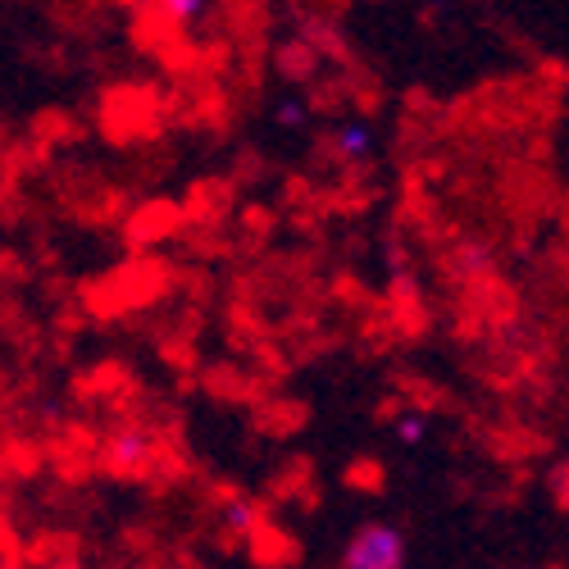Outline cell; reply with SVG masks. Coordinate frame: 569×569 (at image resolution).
I'll list each match as a JSON object with an SVG mask.
<instances>
[{
	"mask_svg": "<svg viewBox=\"0 0 569 569\" xmlns=\"http://www.w3.org/2000/svg\"><path fill=\"white\" fill-rule=\"evenodd\" d=\"M342 569H406V533L383 519H369L347 538Z\"/></svg>",
	"mask_w": 569,
	"mask_h": 569,
	"instance_id": "obj_1",
	"label": "cell"
},
{
	"mask_svg": "<svg viewBox=\"0 0 569 569\" xmlns=\"http://www.w3.org/2000/svg\"><path fill=\"white\" fill-rule=\"evenodd\" d=\"M219 525H223L228 538H256L260 510H256V501H247V497H228V501L219 506Z\"/></svg>",
	"mask_w": 569,
	"mask_h": 569,
	"instance_id": "obj_3",
	"label": "cell"
},
{
	"mask_svg": "<svg viewBox=\"0 0 569 569\" xmlns=\"http://www.w3.org/2000/svg\"><path fill=\"white\" fill-rule=\"evenodd\" d=\"M397 438H401L406 447H419V442H423V419H419V415H406V419L397 423Z\"/></svg>",
	"mask_w": 569,
	"mask_h": 569,
	"instance_id": "obj_6",
	"label": "cell"
},
{
	"mask_svg": "<svg viewBox=\"0 0 569 569\" xmlns=\"http://www.w3.org/2000/svg\"><path fill=\"white\" fill-rule=\"evenodd\" d=\"M273 119H278V123H282V128H292V123H301V119H306V110H301V106H297V101H282V106H278V114H273Z\"/></svg>",
	"mask_w": 569,
	"mask_h": 569,
	"instance_id": "obj_7",
	"label": "cell"
},
{
	"mask_svg": "<svg viewBox=\"0 0 569 569\" xmlns=\"http://www.w3.org/2000/svg\"><path fill=\"white\" fill-rule=\"evenodd\" d=\"M160 456V438L151 429H141V423H123V429H114L106 438V469L110 473H123V479H137V473H147Z\"/></svg>",
	"mask_w": 569,
	"mask_h": 569,
	"instance_id": "obj_2",
	"label": "cell"
},
{
	"mask_svg": "<svg viewBox=\"0 0 569 569\" xmlns=\"http://www.w3.org/2000/svg\"><path fill=\"white\" fill-rule=\"evenodd\" d=\"M164 14H169L173 23H192V19H210L214 6H206V0H169Z\"/></svg>",
	"mask_w": 569,
	"mask_h": 569,
	"instance_id": "obj_5",
	"label": "cell"
},
{
	"mask_svg": "<svg viewBox=\"0 0 569 569\" xmlns=\"http://www.w3.org/2000/svg\"><path fill=\"white\" fill-rule=\"evenodd\" d=\"M333 147H338V156H342V160H365V156H369V147H373V132H369L365 123H347V128H338Z\"/></svg>",
	"mask_w": 569,
	"mask_h": 569,
	"instance_id": "obj_4",
	"label": "cell"
}]
</instances>
